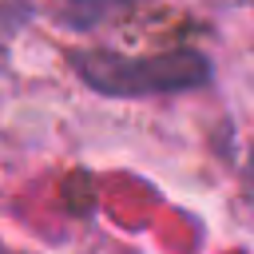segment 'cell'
Returning <instances> with one entry per match:
<instances>
[{"instance_id": "obj_3", "label": "cell", "mask_w": 254, "mask_h": 254, "mask_svg": "<svg viewBox=\"0 0 254 254\" xmlns=\"http://www.w3.org/2000/svg\"><path fill=\"white\" fill-rule=\"evenodd\" d=\"M242 183H246V198H250V206H254V151H250V159H246V167H242Z\"/></svg>"}, {"instance_id": "obj_2", "label": "cell", "mask_w": 254, "mask_h": 254, "mask_svg": "<svg viewBox=\"0 0 254 254\" xmlns=\"http://www.w3.org/2000/svg\"><path fill=\"white\" fill-rule=\"evenodd\" d=\"M135 4H143V0H64L60 4V20L67 28H75V32H87V28H95V24L127 12Z\"/></svg>"}, {"instance_id": "obj_1", "label": "cell", "mask_w": 254, "mask_h": 254, "mask_svg": "<svg viewBox=\"0 0 254 254\" xmlns=\"http://www.w3.org/2000/svg\"><path fill=\"white\" fill-rule=\"evenodd\" d=\"M75 75L111 99H143V95H175L194 91L210 79V60L194 48H175L159 56H123L107 48L75 52Z\"/></svg>"}]
</instances>
